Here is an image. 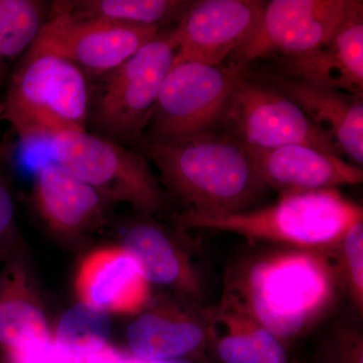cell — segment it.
I'll list each match as a JSON object with an SVG mask.
<instances>
[{
  "label": "cell",
  "instance_id": "obj_1",
  "mask_svg": "<svg viewBox=\"0 0 363 363\" xmlns=\"http://www.w3.org/2000/svg\"><path fill=\"white\" fill-rule=\"evenodd\" d=\"M339 291L322 250L283 247L252 255L229 272L219 304L284 342L316 324L335 304Z\"/></svg>",
  "mask_w": 363,
  "mask_h": 363
},
{
  "label": "cell",
  "instance_id": "obj_2",
  "mask_svg": "<svg viewBox=\"0 0 363 363\" xmlns=\"http://www.w3.org/2000/svg\"><path fill=\"white\" fill-rule=\"evenodd\" d=\"M161 182L198 214L240 213L255 209L269 187L241 143L215 130L171 143H140Z\"/></svg>",
  "mask_w": 363,
  "mask_h": 363
},
{
  "label": "cell",
  "instance_id": "obj_3",
  "mask_svg": "<svg viewBox=\"0 0 363 363\" xmlns=\"http://www.w3.org/2000/svg\"><path fill=\"white\" fill-rule=\"evenodd\" d=\"M359 221H363L362 205L337 189L281 195L269 206L240 213L183 211L175 217L180 230L212 229L238 234L252 242L307 250H328Z\"/></svg>",
  "mask_w": 363,
  "mask_h": 363
},
{
  "label": "cell",
  "instance_id": "obj_4",
  "mask_svg": "<svg viewBox=\"0 0 363 363\" xmlns=\"http://www.w3.org/2000/svg\"><path fill=\"white\" fill-rule=\"evenodd\" d=\"M85 73L58 55L30 47L14 71L2 117L23 140L84 131L90 111Z\"/></svg>",
  "mask_w": 363,
  "mask_h": 363
},
{
  "label": "cell",
  "instance_id": "obj_5",
  "mask_svg": "<svg viewBox=\"0 0 363 363\" xmlns=\"http://www.w3.org/2000/svg\"><path fill=\"white\" fill-rule=\"evenodd\" d=\"M51 147L55 162L105 201L128 203L143 216L168 208L161 182L140 150L87 130L59 133L51 138Z\"/></svg>",
  "mask_w": 363,
  "mask_h": 363
},
{
  "label": "cell",
  "instance_id": "obj_6",
  "mask_svg": "<svg viewBox=\"0 0 363 363\" xmlns=\"http://www.w3.org/2000/svg\"><path fill=\"white\" fill-rule=\"evenodd\" d=\"M240 75L233 67L173 61L140 143H171L219 130Z\"/></svg>",
  "mask_w": 363,
  "mask_h": 363
},
{
  "label": "cell",
  "instance_id": "obj_7",
  "mask_svg": "<svg viewBox=\"0 0 363 363\" xmlns=\"http://www.w3.org/2000/svg\"><path fill=\"white\" fill-rule=\"evenodd\" d=\"M177 50L174 28L161 30L116 70L106 74L93 107V121L101 135L121 145H140Z\"/></svg>",
  "mask_w": 363,
  "mask_h": 363
},
{
  "label": "cell",
  "instance_id": "obj_8",
  "mask_svg": "<svg viewBox=\"0 0 363 363\" xmlns=\"http://www.w3.org/2000/svg\"><path fill=\"white\" fill-rule=\"evenodd\" d=\"M219 130L252 149L304 145L343 157L333 138L297 104L247 68L240 69Z\"/></svg>",
  "mask_w": 363,
  "mask_h": 363
},
{
  "label": "cell",
  "instance_id": "obj_9",
  "mask_svg": "<svg viewBox=\"0 0 363 363\" xmlns=\"http://www.w3.org/2000/svg\"><path fill=\"white\" fill-rule=\"evenodd\" d=\"M350 0L267 1L252 38L231 55L243 69L259 59L298 58L326 45L342 23Z\"/></svg>",
  "mask_w": 363,
  "mask_h": 363
},
{
  "label": "cell",
  "instance_id": "obj_10",
  "mask_svg": "<svg viewBox=\"0 0 363 363\" xmlns=\"http://www.w3.org/2000/svg\"><path fill=\"white\" fill-rule=\"evenodd\" d=\"M54 6L32 47L58 55L93 75L116 70L161 33L156 26L78 18L62 2Z\"/></svg>",
  "mask_w": 363,
  "mask_h": 363
},
{
  "label": "cell",
  "instance_id": "obj_11",
  "mask_svg": "<svg viewBox=\"0 0 363 363\" xmlns=\"http://www.w3.org/2000/svg\"><path fill=\"white\" fill-rule=\"evenodd\" d=\"M267 1L198 0L174 28L178 50L174 61L222 66L252 38Z\"/></svg>",
  "mask_w": 363,
  "mask_h": 363
},
{
  "label": "cell",
  "instance_id": "obj_12",
  "mask_svg": "<svg viewBox=\"0 0 363 363\" xmlns=\"http://www.w3.org/2000/svg\"><path fill=\"white\" fill-rule=\"evenodd\" d=\"M126 329L128 352L143 362L203 357L209 347L206 308L181 300L150 303Z\"/></svg>",
  "mask_w": 363,
  "mask_h": 363
},
{
  "label": "cell",
  "instance_id": "obj_13",
  "mask_svg": "<svg viewBox=\"0 0 363 363\" xmlns=\"http://www.w3.org/2000/svg\"><path fill=\"white\" fill-rule=\"evenodd\" d=\"M245 150L260 178L279 196L332 190L341 186L357 185L363 181L362 167L309 145Z\"/></svg>",
  "mask_w": 363,
  "mask_h": 363
},
{
  "label": "cell",
  "instance_id": "obj_14",
  "mask_svg": "<svg viewBox=\"0 0 363 363\" xmlns=\"http://www.w3.org/2000/svg\"><path fill=\"white\" fill-rule=\"evenodd\" d=\"M250 72L297 104L313 123L333 138L343 156L362 168L363 97L274 72Z\"/></svg>",
  "mask_w": 363,
  "mask_h": 363
},
{
  "label": "cell",
  "instance_id": "obj_15",
  "mask_svg": "<svg viewBox=\"0 0 363 363\" xmlns=\"http://www.w3.org/2000/svg\"><path fill=\"white\" fill-rule=\"evenodd\" d=\"M150 286L121 245L92 250L81 262L75 279L80 302L108 314H140L152 303Z\"/></svg>",
  "mask_w": 363,
  "mask_h": 363
},
{
  "label": "cell",
  "instance_id": "obj_16",
  "mask_svg": "<svg viewBox=\"0 0 363 363\" xmlns=\"http://www.w3.org/2000/svg\"><path fill=\"white\" fill-rule=\"evenodd\" d=\"M274 73L304 79L363 97V2L350 0L331 40L298 58L276 60Z\"/></svg>",
  "mask_w": 363,
  "mask_h": 363
},
{
  "label": "cell",
  "instance_id": "obj_17",
  "mask_svg": "<svg viewBox=\"0 0 363 363\" xmlns=\"http://www.w3.org/2000/svg\"><path fill=\"white\" fill-rule=\"evenodd\" d=\"M33 201L45 225L65 240L82 238L106 221L104 198L56 162L38 169Z\"/></svg>",
  "mask_w": 363,
  "mask_h": 363
},
{
  "label": "cell",
  "instance_id": "obj_18",
  "mask_svg": "<svg viewBox=\"0 0 363 363\" xmlns=\"http://www.w3.org/2000/svg\"><path fill=\"white\" fill-rule=\"evenodd\" d=\"M121 247L135 259L150 286L195 304L201 298V274L166 227L145 216L126 229Z\"/></svg>",
  "mask_w": 363,
  "mask_h": 363
},
{
  "label": "cell",
  "instance_id": "obj_19",
  "mask_svg": "<svg viewBox=\"0 0 363 363\" xmlns=\"http://www.w3.org/2000/svg\"><path fill=\"white\" fill-rule=\"evenodd\" d=\"M0 267V351L9 352L52 340L47 315L20 253Z\"/></svg>",
  "mask_w": 363,
  "mask_h": 363
},
{
  "label": "cell",
  "instance_id": "obj_20",
  "mask_svg": "<svg viewBox=\"0 0 363 363\" xmlns=\"http://www.w3.org/2000/svg\"><path fill=\"white\" fill-rule=\"evenodd\" d=\"M209 346L222 363H289L284 344L271 332L220 304L206 308Z\"/></svg>",
  "mask_w": 363,
  "mask_h": 363
},
{
  "label": "cell",
  "instance_id": "obj_21",
  "mask_svg": "<svg viewBox=\"0 0 363 363\" xmlns=\"http://www.w3.org/2000/svg\"><path fill=\"white\" fill-rule=\"evenodd\" d=\"M193 2L189 0H84L62 4L78 18L161 28L169 23L178 25Z\"/></svg>",
  "mask_w": 363,
  "mask_h": 363
},
{
  "label": "cell",
  "instance_id": "obj_22",
  "mask_svg": "<svg viewBox=\"0 0 363 363\" xmlns=\"http://www.w3.org/2000/svg\"><path fill=\"white\" fill-rule=\"evenodd\" d=\"M111 330L108 313L79 302L60 318L52 341L62 363H82L108 344Z\"/></svg>",
  "mask_w": 363,
  "mask_h": 363
},
{
  "label": "cell",
  "instance_id": "obj_23",
  "mask_svg": "<svg viewBox=\"0 0 363 363\" xmlns=\"http://www.w3.org/2000/svg\"><path fill=\"white\" fill-rule=\"evenodd\" d=\"M42 6L32 0H0V83L9 62L28 51L44 26Z\"/></svg>",
  "mask_w": 363,
  "mask_h": 363
},
{
  "label": "cell",
  "instance_id": "obj_24",
  "mask_svg": "<svg viewBox=\"0 0 363 363\" xmlns=\"http://www.w3.org/2000/svg\"><path fill=\"white\" fill-rule=\"evenodd\" d=\"M326 255L339 290L350 298L360 315L363 311V221L354 224L347 233L326 250Z\"/></svg>",
  "mask_w": 363,
  "mask_h": 363
},
{
  "label": "cell",
  "instance_id": "obj_25",
  "mask_svg": "<svg viewBox=\"0 0 363 363\" xmlns=\"http://www.w3.org/2000/svg\"><path fill=\"white\" fill-rule=\"evenodd\" d=\"M315 363H363V336L350 324L336 325L320 344Z\"/></svg>",
  "mask_w": 363,
  "mask_h": 363
},
{
  "label": "cell",
  "instance_id": "obj_26",
  "mask_svg": "<svg viewBox=\"0 0 363 363\" xmlns=\"http://www.w3.org/2000/svg\"><path fill=\"white\" fill-rule=\"evenodd\" d=\"M18 252V230L13 194L0 171V259H9Z\"/></svg>",
  "mask_w": 363,
  "mask_h": 363
},
{
  "label": "cell",
  "instance_id": "obj_27",
  "mask_svg": "<svg viewBox=\"0 0 363 363\" xmlns=\"http://www.w3.org/2000/svg\"><path fill=\"white\" fill-rule=\"evenodd\" d=\"M6 363H62L54 341L4 353Z\"/></svg>",
  "mask_w": 363,
  "mask_h": 363
},
{
  "label": "cell",
  "instance_id": "obj_28",
  "mask_svg": "<svg viewBox=\"0 0 363 363\" xmlns=\"http://www.w3.org/2000/svg\"><path fill=\"white\" fill-rule=\"evenodd\" d=\"M130 352H123L107 344L99 350L91 353L82 363H128Z\"/></svg>",
  "mask_w": 363,
  "mask_h": 363
},
{
  "label": "cell",
  "instance_id": "obj_29",
  "mask_svg": "<svg viewBox=\"0 0 363 363\" xmlns=\"http://www.w3.org/2000/svg\"><path fill=\"white\" fill-rule=\"evenodd\" d=\"M147 363H207L203 357L179 358V359L162 360V362H152Z\"/></svg>",
  "mask_w": 363,
  "mask_h": 363
},
{
  "label": "cell",
  "instance_id": "obj_30",
  "mask_svg": "<svg viewBox=\"0 0 363 363\" xmlns=\"http://www.w3.org/2000/svg\"><path fill=\"white\" fill-rule=\"evenodd\" d=\"M4 262H6V260L0 259V267H1V264H4Z\"/></svg>",
  "mask_w": 363,
  "mask_h": 363
}]
</instances>
